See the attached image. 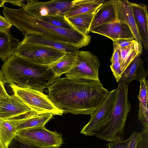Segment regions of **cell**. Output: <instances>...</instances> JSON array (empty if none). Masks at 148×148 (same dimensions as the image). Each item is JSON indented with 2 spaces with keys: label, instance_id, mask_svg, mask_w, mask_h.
<instances>
[{
  "label": "cell",
  "instance_id": "11",
  "mask_svg": "<svg viewBox=\"0 0 148 148\" xmlns=\"http://www.w3.org/2000/svg\"><path fill=\"white\" fill-rule=\"evenodd\" d=\"M90 32L105 36L113 41L122 39H134L128 25L123 22L116 20L90 29Z\"/></svg>",
  "mask_w": 148,
  "mask_h": 148
},
{
  "label": "cell",
  "instance_id": "27",
  "mask_svg": "<svg viewBox=\"0 0 148 148\" xmlns=\"http://www.w3.org/2000/svg\"><path fill=\"white\" fill-rule=\"evenodd\" d=\"M110 67L116 82H118L121 79L123 73L121 70L120 62L111 63Z\"/></svg>",
  "mask_w": 148,
  "mask_h": 148
},
{
  "label": "cell",
  "instance_id": "19",
  "mask_svg": "<svg viewBox=\"0 0 148 148\" xmlns=\"http://www.w3.org/2000/svg\"><path fill=\"white\" fill-rule=\"evenodd\" d=\"M139 81L140 83V88L137 97L140 102L138 120L143 125V129L148 132V82L146 78H143Z\"/></svg>",
  "mask_w": 148,
  "mask_h": 148
},
{
  "label": "cell",
  "instance_id": "33",
  "mask_svg": "<svg viewBox=\"0 0 148 148\" xmlns=\"http://www.w3.org/2000/svg\"><path fill=\"white\" fill-rule=\"evenodd\" d=\"M134 39H122L113 41V43L116 45L118 47H124L130 45Z\"/></svg>",
  "mask_w": 148,
  "mask_h": 148
},
{
  "label": "cell",
  "instance_id": "37",
  "mask_svg": "<svg viewBox=\"0 0 148 148\" xmlns=\"http://www.w3.org/2000/svg\"><path fill=\"white\" fill-rule=\"evenodd\" d=\"M0 148H1V145H0Z\"/></svg>",
  "mask_w": 148,
  "mask_h": 148
},
{
  "label": "cell",
  "instance_id": "35",
  "mask_svg": "<svg viewBox=\"0 0 148 148\" xmlns=\"http://www.w3.org/2000/svg\"><path fill=\"white\" fill-rule=\"evenodd\" d=\"M25 0H5L6 2H8L10 3L12 5H16L20 7H23L25 5Z\"/></svg>",
  "mask_w": 148,
  "mask_h": 148
},
{
  "label": "cell",
  "instance_id": "36",
  "mask_svg": "<svg viewBox=\"0 0 148 148\" xmlns=\"http://www.w3.org/2000/svg\"><path fill=\"white\" fill-rule=\"evenodd\" d=\"M5 2V0H0V7L4 6V3Z\"/></svg>",
  "mask_w": 148,
  "mask_h": 148
},
{
  "label": "cell",
  "instance_id": "24",
  "mask_svg": "<svg viewBox=\"0 0 148 148\" xmlns=\"http://www.w3.org/2000/svg\"><path fill=\"white\" fill-rule=\"evenodd\" d=\"M104 0H75L72 1V5L65 14L68 18L84 13L97 9L104 2Z\"/></svg>",
  "mask_w": 148,
  "mask_h": 148
},
{
  "label": "cell",
  "instance_id": "7",
  "mask_svg": "<svg viewBox=\"0 0 148 148\" xmlns=\"http://www.w3.org/2000/svg\"><path fill=\"white\" fill-rule=\"evenodd\" d=\"M76 61L72 69L64 74L69 79L100 81L98 70L100 62L97 56L89 51H77Z\"/></svg>",
  "mask_w": 148,
  "mask_h": 148
},
{
  "label": "cell",
  "instance_id": "32",
  "mask_svg": "<svg viewBox=\"0 0 148 148\" xmlns=\"http://www.w3.org/2000/svg\"><path fill=\"white\" fill-rule=\"evenodd\" d=\"M6 83L3 72L0 70V98L6 97L8 95L4 87L5 84Z\"/></svg>",
  "mask_w": 148,
  "mask_h": 148
},
{
  "label": "cell",
  "instance_id": "23",
  "mask_svg": "<svg viewBox=\"0 0 148 148\" xmlns=\"http://www.w3.org/2000/svg\"><path fill=\"white\" fill-rule=\"evenodd\" d=\"M142 48L135 40L127 47H118L121 69L123 72L138 55L141 54Z\"/></svg>",
  "mask_w": 148,
  "mask_h": 148
},
{
  "label": "cell",
  "instance_id": "26",
  "mask_svg": "<svg viewBox=\"0 0 148 148\" xmlns=\"http://www.w3.org/2000/svg\"><path fill=\"white\" fill-rule=\"evenodd\" d=\"M40 19L55 26L68 29H74L66 20L64 16H46Z\"/></svg>",
  "mask_w": 148,
  "mask_h": 148
},
{
  "label": "cell",
  "instance_id": "17",
  "mask_svg": "<svg viewBox=\"0 0 148 148\" xmlns=\"http://www.w3.org/2000/svg\"><path fill=\"white\" fill-rule=\"evenodd\" d=\"M115 0H110L104 2L97 8L92 19L90 29L116 20Z\"/></svg>",
  "mask_w": 148,
  "mask_h": 148
},
{
  "label": "cell",
  "instance_id": "16",
  "mask_svg": "<svg viewBox=\"0 0 148 148\" xmlns=\"http://www.w3.org/2000/svg\"><path fill=\"white\" fill-rule=\"evenodd\" d=\"M19 44H31L53 48L65 52L75 53L78 50L67 44L50 40L34 34H26Z\"/></svg>",
  "mask_w": 148,
  "mask_h": 148
},
{
  "label": "cell",
  "instance_id": "15",
  "mask_svg": "<svg viewBox=\"0 0 148 148\" xmlns=\"http://www.w3.org/2000/svg\"><path fill=\"white\" fill-rule=\"evenodd\" d=\"M23 117L10 119H0V143L1 148H8L10 142L17 135L16 127Z\"/></svg>",
  "mask_w": 148,
  "mask_h": 148
},
{
  "label": "cell",
  "instance_id": "13",
  "mask_svg": "<svg viewBox=\"0 0 148 148\" xmlns=\"http://www.w3.org/2000/svg\"><path fill=\"white\" fill-rule=\"evenodd\" d=\"M115 7L116 19L123 22L128 25L135 40L142 46V42L133 15L132 3L126 0H116Z\"/></svg>",
  "mask_w": 148,
  "mask_h": 148
},
{
  "label": "cell",
  "instance_id": "8",
  "mask_svg": "<svg viewBox=\"0 0 148 148\" xmlns=\"http://www.w3.org/2000/svg\"><path fill=\"white\" fill-rule=\"evenodd\" d=\"M65 52L53 48L31 44H18L15 54L38 65H49L59 59Z\"/></svg>",
  "mask_w": 148,
  "mask_h": 148
},
{
  "label": "cell",
  "instance_id": "34",
  "mask_svg": "<svg viewBox=\"0 0 148 148\" xmlns=\"http://www.w3.org/2000/svg\"><path fill=\"white\" fill-rule=\"evenodd\" d=\"M113 52L110 60L111 63L120 62L118 47L114 43H113Z\"/></svg>",
  "mask_w": 148,
  "mask_h": 148
},
{
  "label": "cell",
  "instance_id": "5",
  "mask_svg": "<svg viewBox=\"0 0 148 148\" xmlns=\"http://www.w3.org/2000/svg\"><path fill=\"white\" fill-rule=\"evenodd\" d=\"M14 94L38 114H51L62 115L63 112L57 108L47 95L40 91L28 88L10 85Z\"/></svg>",
  "mask_w": 148,
  "mask_h": 148
},
{
  "label": "cell",
  "instance_id": "12",
  "mask_svg": "<svg viewBox=\"0 0 148 148\" xmlns=\"http://www.w3.org/2000/svg\"><path fill=\"white\" fill-rule=\"evenodd\" d=\"M32 112L14 94L0 98V119H11Z\"/></svg>",
  "mask_w": 148,
  "mask_h": 148
},
{
  "label": "cell",
  "instance_id": "18",
  "mask_svg": "<svg viewBox=\"0 0 148 148\" xmlns=\"http://www.w3.org/2000/svg\"><path fill=\"white\" fill-rule=\"evenodd\" d=\"M97 9L68 18L64 16L65 18L73 29L82 34L88 35L92 19Z\"/></svg>",
  "mask_w": 148,
  "mask_h": 148
},
{
  "label": "cell",
  "instance_id": "20",
  "mask_svg": "<svg viewBox=\"0 0 148 148\" xmlns=\"http://www.w3.org/2000/svg\"><path fill=\"white\" fill-rule=\"evenodd\" d=\"M140 55H138L123 73L121 79L128 84L133 80L139 81L143 78H146L147 75Z\"/></svg>",
  "mask_w": 148,
  "mask_h": 148
},
{
  "label": "cell",
  "instance_id": "4",
  "mask_svg": "<svg viewBox=\"0 0 148 148\" xmlns=\"http://www.w3.org/2000/svg\"><path fill=\"white\" fill-rule=\"evenodd\" d=\"M128 84L122 79L118 82L112 110L95 135L99 139L110 142L123 139L125 124L131 108L128 99Z\"/></svg>",
  "mask_w": 148,
  "mask_h": 148
},
{
  "label": "cell",
  "instance_id": "25",
  "mask_svg": "<svg viewBox=\"0 0 148 148\" xmlns=\"http://www.w3.org/2000/svg\"><path fill=\"white\" fill-rule=\"evenodd\" d=\"M51 114H34L24 119L17 125V132L27 128L38 127L45 126V124L53 118Z\"/></svg>",
  "mask_w": 148,
  "mask_h": 148
},
{
  "label": "cell",
  "instance_id": "28",
  "mask_svg": "<svg viewBox=\"0 0 148 148\" xmlns=\"http://www.w3.org/2000/svg\"><path fill=\"white\" fill-rule=\"evenodd\" d=\"M8 148H56L40 147L27 144L17 139L15 137L10 143Z\"/></svg>",
  "mask_w": 148,
  "mask_h": 148
},
{
  "label": "cell",
  "instance_id": "1",
  "mask_svg": "<svg viewBox=\"0 0 148 148\" xmlns=\"http://www.w3.org/2000/svg\"><path fill=\"white\" fill-rule=\"evenodd\" d=\"M47 95L64 114H91L103 103L109 92L100 81L56 79L47 88Z\"/></svg>",
  "mask_w": 148,
  "mask_h": 148
},
{
  "label": "cell",
  "instance_id": "31",
  "mask_svg": "<svg viewBox=\"0 0 148 148\" xmlns=\"http://www.w3.org/2000/svg\"><path fill=\"white\" fill-rule=\"evenodd\" d=\"M12 25L5 17L0 14V32H10Z\"/></svg>",
  "mask_w": 148,
  "mask_h": 148
},
{
  "label": "cell",
  "instance_id": "30",
  "mask_svg": "<svg viewBox=\"0 0 148 148\" xmlns=\"http://www.w3.org/2000/svg\"><path fill=\"white\" fill-rule=\"evenodd\" d=\"M130 138V141L127 148H136L140 139V133L133 132Z\"/></svg>",
  "mask_w": 148,
  "mask_h": 148
},
{
  "label": "cell",
  "instance_id": "9",
  "mask_svg": "<svg viewBox=\"0 0 148 148\" xmlns=\"http://www.w3.org/2000/svg\"><path fill=\"white\" fill-rule=\"evenodd\" d=\"M22 8L34 17L40 19L46 16H64L72 5V1L53 0L47 1L27 0Z\"/></svg>",
  "mask_w": 148,
  "mask_h": 148
},
{
  "label": "cell",
  "instance_id": "6",
  "mask_svg": "<svg viewBox=\"0 0 148 148\" xmlns=\"http://www.w3.org/2000/svg\"><path fill=\"white\" fill-rule=\"evenodd\" d=\"M15 137L27 144L40 147L58 148L63 143L61 134L48 130L45 126L19 131Z\"/></svg>",
  "mask_w": 148,
  "mask_h": 148
},
{
  "label": "cell",
  "instance_id": "3",
  "mask_svg": "<svg viewBox=\"0 0 148 148\" xmlns=\"http://www.w3.org/2000/svg\"><path fill=\"white\" fill-rule=\"evenodd\" d=\"M1 70L10 85L42 92L56 79L48 66L38 65L15 54L4 62Z\"/></svg>",
  "mask_w": 148,
  "mask_h": 148
},
{
  "label": "cell",
  "instance_id": "29",
  "mask_svg": "<svg viewBox=\"0 0 148 148\" xmlns=\"http://www.w3.org/2000/svg\"><path fill=\"white\" fill-rule=\"evenodd\" d=\"M130 140V137L125 140L111 142L107 146L109 148H127Z\"/></svg>",
  "mask_w": 148,
  "mask_h": 148
},
{
  "label": "cell",
  "instance_id": "2",
  "mask_svg": "<svg viewBox=\"0 0 148 148\" xmlns=\"http://www.w3.org/2000/svg\"><path fill=\"white\" fill-rule=\"evenodd\" d=\"M3 13L12 25L24 35L34 34L70 45L78 50L90 42V36L84 35L74 29H68L52 25L30 14L23 8L13 9L5 6Z\"/></svg>",
  "mask_w": 148,
  "mask_h": 148
},
{
  "label": "cell",
  "instance_id": "10",
  "mask_svg": "<svg viewBox=\"0 0 148 148\" xmlns=\"http://www.w3.org/2000/svg\"><path fill=\"white\" fill-rule=\"evenodd\" d=\"M116 89L109 92L102 104L90 114L88 123L83 127L81 133L86 136L95 135L101 126L110 114L114 104Z\"/></svg>",
  "mask_w": 148,
  "mask_h": 148
},
{
  "label": "cell",
  "instance_id": "22",
  "mask_svg": "<svg viewBox=\"0 0 148 148\" xmlns=\"http://www.w3.org/2000/svg\"><path fill=\"white\" fill-rule=\"evenodd\" d=\"M20 41L10 32H0V58L4 62L15 54Z\"/></svg>",
  "mask_w": 148,
  "mask_h": 148
},
{
  "label": "cell",
  "instance_id": "14",
  "mask_svg": "<svg viewBox=\"0 0 148 148\" xmlns=\"http://www.w3.org/2000/svg\"><path fill=\"white\" fill-rule=\"evenodd\" d=\"M134 17L138 32L145 49H148L147 6L143 3H132Z\"/></svg>",
  "mask_w": 148,
  "mask_h": 148
},
{
  "label": "cell",
  "instance_id": "21",
  "mask_svg": "<svg viewBox=\"0 0 148 148\" xmlns=\"http://www.w3.org/2000/svg\"><path fill=\"white\" fill-rule=\"evenodd\" d=\"M75 53L65 52L57 61L47 66L56 79L68 73L72 68L76 61Z\"/></svg>",
  "mask_w": 148,
  "mask_h": 148
}]
</instances>
